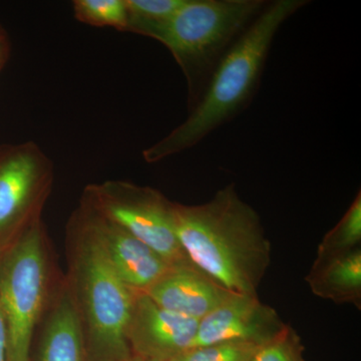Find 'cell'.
<instances>
[{
  "label": "cell",
  "instance_id": "obj_20",
  "mask_svg": "<svg viewBox=\"0 0 361 361\" xmlns=\"http://www.w3.org/2000/svg\"><path fill=\"white\" fill-rule=\"evenodd\" d=\"M7 358V329L4 312L0 306V361H6Z\"/></svg>",
  "mask_w": 361,
  "mask_h": 361
},
{
  "label": "cell",
  "instance_id": "obj_2",
  "mask_svg": "<svg viewBox=\"0 0 361 361\" xmlns=\"http://www.w3.org/2000/svg\"><path fill=\"white\" fill-rule=\"evenodd\" d=\"M307 4L305 0L268 2L216 66L186 120L144 149V160L157 163L192 149L245 110L260 84L266 59L280 27Z\"/></svg>",
  "mask_w": 361,
  "mask_h": 361
},
{
  "label": "cell",
  "instance_id": "obj_12",
  "mask_svg": "<svg viewBox=\"0 0 361 361\" xmlns=\"http://www.w3.org/2000/svg\"><path fill=\"white\" fill-rule=\"evenodd\" d=\"M306 281L314 295L334 303H351L360 310L361 249L316 256Z\"/></svg>",
  "mask_w": 361,
  "mask_h": 361
},
{
  "label": "cell",
  "instance_id": "obj_22",
  "mask_svg": "<svg viewBox=\"0 0 361 361\" xmlns=\"http://www.w3.org/2000/svg\"><path fill=\"white\" fill-rule=\"evenodd\" d=\"M130 361H134V360H130Z\"/></svg>",
  "mask_w": 361,
  "mask_h": 361
},
{
  "label": "cell",
  "instance_id": "obj_7",
  "mask_svg": "<svg viewBox=\"0 0 361 361\" xmlns=\"http://www.w3.org/2000/svg\"><path fill=\"white\" fill-rule=\"evenodd\" d=\"M54 167L39 145H0V252L37 214L51 188Z\"/></svg>",
  "mask_w": 361,
  "mask_h": 361
},
{
  "label": "cell",
  "instance_id": "obj_11",
  "mask_svg": "<svg viewBox=\"0 0 361 361\" xmlns=\"http://www.w3.org/2000/svg\"><path fill=\"white\" fill-rule=\"evenodd\" d=\"M144 293L164 310L195 320H201L234 294L190 260L171 265Z\"/></svg>",
  "mask_w": 361,
  "mask_h": 361
},
{
  "label": "cell",
  "instance_id": "obj_1",
  "mask_svg": "<svg viewBox=\"0 0 361 361\" xmlns=\"http://www.w3.org/2000/svg\"><path fill=\"white\" fill-rule=\"evenodd\" d=\"M175 230L188 259L226 290L257 295L271 263L260 216L234 184L200 205L174 203Z\"/></svg>",
  "mask_w": 361,
  "mask_h": 361
},
{
  "label": "cell",
  "instance_id": "obj_19",
  "mask_svg": "<svg viewBox=\"0 0 361 361\" xmlns=\"http://www.w3.org/2000/svg\"><path fill=\"white\" fill-rule=\"evenodd\" d=\"M11 54V44L8 35L4 27L0 25V73L6 66Z\"/></svg>",
  "mask_w": 361,
  "mask_h": 361
},
{
  "label": "cell",
  "instance_id": "obj_13",
  "mask_svg": "<svg viewBox=\"0 0 361 361\" xmlns=\"http://www.w3.org/2000/svg\"><path fill=\"white\" fill-rule=\"evenodd\" d=\"M87 350L82 320L68 295L61 299L47 323L40 361H85Z\"/></svg>",
  "mask_w": 361,
  "mask_h": 361
},
{
  "label": "cell",
  "instance_id": "obj_16",
  "mask_svg": "<svg viewBox=\"0 0 361 361\" xmlns=\"http://www.w3.org/2000/svg\"><path fill=\"white\" fill-rule=\"evenodd\" d=\"M187 0H126L129 14L128 32L137 33L168 20Z\"/></svg>",
  "mask_w": 361,
  "mask_h": 361
},
{
  "label": "cell",
  "instance_id": "obj_9",
  "mask_svg": "<svg viewBox=\"0 0 361 361\" xmlns=\"http://www.w3.org/2000/svg\"><path fill=\"white\" fill-rule=\"evenodd\" d=\"M199 320L161 308L137 291L130 316L128 341L135 358L171 361L193 348Z\"/></svg>",
  "mask_w": 361,
  "mask_h": 361
},
{
  "label": "cell",
  "instance_id": "obj_14",
  "mask_svg": "<svg viewBox=\"0 0 361 361\" xmlns=\"http://www.w3.org/2000/svg\"><path fill=\"white\" fill-rule=\"evenodd\" d=\"M361 242V192L349 206L343 217L330 230L317 249L316 256H329L360 248Z\"/></svg>",
  "mask_w": 361,
  "mask_h": 361
},
{
  "label": "cell",
  "instance_id": "obj_10",
  "mask_svg": "<svg viewBox=\"0 0 361 361\" xmlns=\"http://www.w3.org/2000/svg\"><path fill=\"white\" fill-rule=\"evenodd\" d=\"M284 326L277 311L261 302L257 295L234 293L199 320L193 348L225 342L260 346L277 336Z\"/></svg>",
  "mask_w": 361,
  "mask_h": 361
},
{
  "label": "cell",
  "instance_id": "obj_4",
  "mask_svg": "<svg viewBox=\"0 0 361 361\" xmlns=\"http://www.w3.org/2000/svg\"><path fill=\"white\" fill-rule=\"evenodd\" d=\"M77 278L90 361H130L128 329L137 291L123 283L101 247L75 217Z\"/></svg>",
  "mask_w": 361,
  "mask_h": 361
},
{
  "label": "cell",
  "instance_id": "obj_21",
  "mask_svg": "<svg viewBox=\"0 0 361 361\" xmlns=\"http://www.w3.org/2000/svg\"><path fill=\"white\" fill-rule=\"evenodd\" d=\"M134 361H153V360H140V358H134Z\"/></svg>",
  "mask_w": 361,
  "mask_h": 361
},
{
  "label": "cell",
  "instance_id": "obj_6",
  "mask_svg": "<svg viewBox=\"0 0 361 361\" xmlns=\"http://www.w3.org/2000/svg\"><path fill=\"white\" fill-rule=\"evenodd\" d=\"M82 202L171 265L189 260L176 235L174 203L158 190L123 180H106L87 188Z\"/></svg>",
  "mask_w": 361,
  "mask_h": 361
},
{
  "label": "cell",
  "instance_id": "obj_18",
  "mask_svg": "<svg viewBox=\"0 0 361 361\" xmlns=\"http://www.w3.org/2000/svg\"><path fill=\"white\" fill-rule=\"evenodd\" d=\"M258 345L245 342H225L193 348L171 361H251Z\"/></svg>",
  "mask_w": 361,
  "mask_h": 361
},
{
  "label": "cell",
  "instance_id": "obj_3",
  "mask_svg": "<svg viewBox=\"0 0 361 361\" xmlns=\"http://www.w3.org/2000/svg\"><path fill=\"white\" fill-rule=\"evenodd\" d=\"M265 0H187L168 20L139 35L165 45L184 73L188 110L198 103L213 71L267 6Z\"/></svg>",
  "mask_w": 361,
  "mask_h": 361
},
{
  "label": "cell",
  "instance_id": "obj_5",
  "mask_svg": "<svg viewBox=\"0 0 361 361\" xmlns=\"http://www.w3.org/2000/svg\"><path fill=\"white\" fill-rule=\"evenodd\" d=\"M45 281L44 236L37 219L0 252V306L6 322V361H30Z\"/></svg>",
  "mask_w": 361,
  "mask_h": 361
},
{
  "label": "cell",
  "instance_id": "obj_17",
  "mask_svg": "<svg viewBox=\"0 0 361 361\" xmlns=\"http://www.w3.org/2000/svg\"><path fill=\"white\" fill-rule=\"evenodd\" d=\"M251 361H305L300 336L285 324L277 336L258 346Z\"/></svg>",
  "mask_w": 361,
  "mask_h": 361
},
{
  "label": "cell",
  "instance_id": "obj_15",
  "mask_svg": "<svg viewBox=\"0 0 361 361\" xmlns=\"http://www.w3.org/2000/svg\"><path fill=\"white\" fill-rule=\"evenodd\" d=\"M73 8L80 23L128 32L129 14L126 0H75Z\"/></svg>",
  "mask_w": 361,
  "mask_h": 361
},
{
  "label": "cell",
  "instance_id": "obj_8",
  "mask_svg": "<svg viewBox=\"0 0 361 361\" xmlns=\"http://www.w3.org/2000/svg\"><path fill=\"white\" fill-rule=\"evenodd\" d=\"M77 219L96 239L118 276L135 291L155 283L171 264L146 244L82 202Z\"/></svg>",
  "mask_w": 361,
  "mask_h": 361
}]
</instances>
